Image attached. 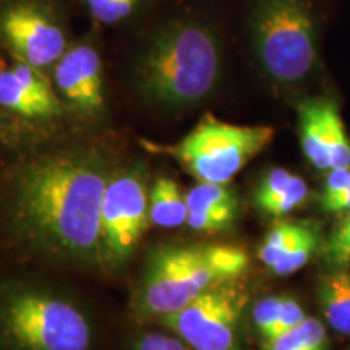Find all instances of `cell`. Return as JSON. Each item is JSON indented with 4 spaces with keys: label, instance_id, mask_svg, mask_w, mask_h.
<instances>
[{
    "label": "cell",
    "instance_id": "obj_26",
    "mask_svg": "<svg viewBox=\"0 0 350 350\" xmlns=\"http://www.w3.org/2000/svg\"><path fill=\"white\" fill-rule=\"evenodd\" d=\"M305 319H306V313L304 306L299 304V300H295L294 297L284 295L281 314H279L278 325H275L273 338L274 336L281 334V332H286L288 329H292V327L299 326L301 321H305Z\"/></svg>",
    "mask_w": 350,
    "mask_h": 350
},
{
    "label": "cell",
    "instance_id": "obj_21",
    "mask_svg": "<svg viewBox=\"0 0 350 350\" xmlns=\"http://www.w3.org/2000/svg\"><path fill=\"white\" fill-rule=\"evenodd\" d=\"M284 295H268L262 297L253 306L252 318L255 329L261 340L273 338L275 325H278L279 314H281Z\"/></svg>",
    "mask_w": 350,
    "mask_h": 350
},
{
    "label": "cell",
    "instance_id": "obj_20",
    "mask_svg": "<svg viewBox=\"0 0 350 350\" xmlns=\"http://www.w3.org/2000/svg\"><path fill=\"white\" fill-rule=\"evenodd\" d=\"M310 190L308 185L300 175H294L288 185L284 188L279 195H275L269 203H266L260 211L271 217H284L287 214L294 213L295 209L304 206L308 200Z\"/></svg>",
    "mask_w": 350,
    "mask_h": 350
},
{
    "label": "cell",
    "instance_id": "obj_8",
    "mask_svg": "<svg viewBox=\"0 0 350 350\" xmlns=\"http://www.w3.org/2000/svg\"><path fill=\"white\" fill-rule=\"evenodd\" d=\"M150 221V195L139 174L116 175L104 191L100 253L109 262L124 261L142 240Z\"/></svg>",
    "mask_w": 350,
    "mask_h": 350
},
{
    "label": "cell",
    "instance_id": "obj_5",
    "mask_svg": "<svg viewBox=\"0 0 350 350\" xmlns=\"http://www.w3.org/2000/svg\"><path fill=\"white\" fill-rule=\"evenodd\" d=\"M253 51L269 80L292 86L317 67V25L304 0H260L252 16Z\"/></svg>",
    "mask_w": 350,
    "mask_h": 350
},
{
    "label": "cell",
    "instance_id": "obj_19",
    "mask_svg": "<svg viewBox=\"0 0 350 350\" xmlns=\"http://www.w3.org/2000/svg\"><path fill=\"white\" fill-rule=\"evenodd\" d=\"M331 269L349 268L350 266V213L344 214L340 222L319 248Z\"/></svg>",
    "mask_w": 350,
    "mask_h": 350
},
{
    "label": "cell",
    "instance_id": "obj_2",
    "mask_svg": "<svg viewBox=\"0 0 350 350\" xmlns=\"http://www.w3.org/2000/svg\"><path fill=\"white\" fill-rule=\"evenodd\" d=\"M221 75V47L208 26L175 20L150 38L135 65L139 94L163 107H188L206 99Z\"/></svg>",
    "mask_w": 350,
    "mask_h": 350
},
{
    "label": "cell",
    "instance_id": "obj_9",
    "mask_svg": "<svg viewBox=\"0 0 350 350\" xmlns=\"http://www.w3.org/2000/svg\"><path fill=\"white\" fill-rule=\"evenodd\" d=\"M0 34L20 62L41 70L67 52V38L46 10L31 2L13 3L0 15Z\"/></svg>",
    "mask_w": 350,
    "mask_h": 350
},
{
    "label": "cell",
    "instance_id": "obj_4",
    "mask_svg": "<svg viewBox=\"0 0 350 350\" xmlns=\"http://www.w3.org/2000/svg\"><path fill=\"white\" fill-rule=\"evenodd\" d=\"M274 135L275 130L269 125H235L206 113L178 142L164 144L143 139L142 143L150 152L169 156L198 182L227 185L269 146Z\"/></svg>",
    "mask_w": 350,
    "mask_h": 350
},
{
    "label": "cell",
    "instance_id": "obj_12",
    "mask_svg": "<svg viewBox=\"0 0 350 350\" xmlns=\"http://www.w3.org/2000/svg\"><path fill=\"white\" fill-rule=\"evenodd\" d=\"M187 200L172 178L161 177L150 193V219L163 229H177L187 224Z\"/></svg>",
    "mask_w": 350,
    "mask_h": 350
},
{
    "label": "cell",
    "instance_id": "obj_7",
    "mask_svg": "<svg viewBox=\"0 0 350 350\" xmlns=\"http://www.w3.org/2000/svg\"><path fill=\"white\" fill-rule=\"evenodd\" d=\"M247 300V291L235 279L209 288L164 321L193 350H239V325Z\"/></svg>",
    "mask_w": 350,
    "mask_h": 350
},
{
    "label": "cell",
    "instance_id": "obj_15",
    "mask_svg": "<svg viewBox=\"0 0 350 350\" xmlns=\"http://www.w3.org/2000/svg\"><path fill=\"white\" fill-rule=\"evenodd\" d=\"M318 248H321V234H319L318 224L313 221H301V227L294 242L271 271L281 278L294 274L312 260Z\"/></svg>",
    "mask_w": 350,
    "mask_h": 350
},
{
    "label": "cell",
    "instance_id": "obj_24",
    "mask_svg": "<svg viewBox=\"0 0 350 350\" xmlns=\"http://www.w3.org/2000/svg\"><path fill=\"white\" fill-rule=\"evenodd\" d=\"M235 217L237 216H232V214H226V213L190 209L187 214V226L196 232L214 234V232L226 230L227 227H230L234 224Z\"/></svg>",
    "mask_w": 350,
    "mask_h": 350
},
{
    "label": "cell",
    "instance_id": "obj_10",
    "mask_svg": "<svg viewBox=\"0 0 350 350\" xmlns=\"http://www.w3.org/2000/svg\"><path fill=\"white\" fill-rule=\"evenodd\" d=\"M301 151L314 169L350 167V138L339 107L329 98H308L299 104Z\"/></svg>",
    "mask_w": 350,
    "mask_h": 350
},
{
    "label": "cell",
    "instance_id": "obj_1",
    "mask_svg": "<svg viewBox=\"0 0 350 350\" xmlns=\"http://www.w3.org/2000/svg\"><path fill=\"white\" fill-rule=\"evenodd\" d=\"M107 182L100 165L86 157H47L23 174L18 195L21 217L54 250L81 258L98 255Z\"/></svg>",
    "mask_w": 350,
    "mask_h": 350
},
{
    "label": "cell",
    "instance_id": "obj_27",
    "mask_svg": "<svg viewBox=\"0 0 350 350\" xmlns=\"http://www.w3.org/2000/svg\"><path fill=\"white\" fill-rule=\"evenodd\" d=\"M319 203L326 213L347 214L350 213V187L331 196H319Z\"/></svg>",
    "mask_w": 350,
    "mask_h": 350
},
{
    "label": "cell",
    "instance_id": "obj_28",
    "mask_svg": "<svg viewBox=\"0 0 350 350\" xmlns=\"http://www.w3.org/2000/svg\"><path fill=\"white\" fill-rule=\"evenodd\" d=\"M349 350H350V349H349Z\"/></svg>",
    "mask_w": 350,
    "mask_h": 350
},
{
    "label": "cell",
    "instance_id": "obj_13",
    "mask_svg": "<svg viewBox=\"0 0 350 350\" xmlns=\"http://www.w3.org/2000/svg\"><path fill=\"white\" fill-rule=\"evenodd\" d=\"M68 51L73 57L81 83L83 96H85V112H99L104 107V75L99 52L90 44H78Z\"/></svg>",
    "mask_w": 350,
    "mask_h": 350
},
{
    "label": "cell",
    "instance_id": "obj_23",
    "mask_svg": "<svg viewBox=\"0 0 350 350\" xmlns=\"http://www.w3.org/2000/svg\"><path fill=\"white\" fill-rule=\"evenodd\" d=\"M295 174L284 167H274L271 169L265 177L261 178L260 185H258L255 191V203L258 209H261L266 203H269L275 195H279L288 185Z\"/></svg>",
    "mask_w": 350,
    "mask_h": 350
},
{
    "label": "cell",
    "instance_id": "obj_17",
    "mask_svg": "<svg viewBox=\"0 0 350 350\" xmlns=\"http://www.w3.org/2000/svg\"><path fill=\"white\" fill-rule=\"evenodd\" d=\"M0 106L29 119L47 117L38 100L26 91V88L21 85L12 70L0 72Z\"/></svg>",
    "mask_w": 350,
    "mask_h": 350
},
{
    "label": "cell",
    "instance_id": "obj_6",
    "mask_svg": "<svg viewBox=\"0 0 350 350\" xmlns=\"http://www.w3.org/2000/svg\"><path fill=\"white\" fill-rule=\"evenodd\" d=\"M3 327L18 350H90L93 340L90 323L75 305L36 292L10 300Z\"/></svg>",
    "mask_w": 350,
    "mask_h": 350
},
{
    "label": "cell",
    "instance_id": "obj_22",
    "mask_svg": "<svg viewBox=\"0 0 350 350\" xmlns=\"http://www.w3.org/2000/svg\"><path fill=\"white\" fill-rule=\"evenodd\" d=\"M142 0H85L90 13L100 23L113 25L133 13Z\"/></svg>",
    "mask_w": 350,
    "mask_h": 350
},
{
    "label": "cell",
    "instance_id": "obj_11",
    "mask_svg": "<svg viewBox=\"0 0 350 350\" xmlns=\"http://www.w3.org/2000/svg\"><path fill=\"white\" fill-rule=\"evenodd\" d=\"M317 294L326 325L350 338V269L338 268L323 274Z\"/></svg>",
    "mask_w": 350,
    "mask_h": 350
},
{
    "label": "cell",
    "instance_id": "obj_18",
    "mask_svg": "<svg viewBox=\"0 0 350 350\" xmlns=\"http://www.w3.org/2000/svg\"><path fill=\"white\" fill-rule=\"evenodd\" d=\"M301 227V221H279L271 227L258 248V258L266 268L273 266L281 260V256L294 242Z\"/></svg>",
    "mask_w": 350,
    "mask_h": 350
},
{
    "label": "cell",
    "instance_id": "obj_14",
    "mask_svg": "<svg viewBox=\"0 0 350 350\" xmlns=\"http://www.w3.org/2000/svg\"><path fill=\"white\" fill-rule=\"evenodd\" d=\"M260 350H329V338L319 319L306 317L299 326L261 340Z\"/></svg>",
    "mask_w": 350,
    "mask_h": 350
},
{
    "label": "cell",
    "instance_id": "obj_25",
    "mask_svg": "<svg viewBox=\"0 0 350 350\" xmlns=\"http://www.w3.org/2000/svg\"><path fill=\"white\" fill-rule=\"evenodd\" d=\"M133 350H193L178 336H169L163 332H146L139 336Z\"/></svg>",
    "mask_w": 350,
    "mask_h": 350
},
{
    "label": "cell",
    "instance_id": "obj_3",
    "mask_svg": "<svg viewBox=\"0 0 350 350\" xmlns=\"http://www.w3.org/2000/svg\"><path fill=\"white\" fill-rule=\"evenodd\" d=\"M248 268V255L234 245L164 247L151 256L142 306L151 317H169L209 288L235 281Z\"/></svg>",
    "mask_w": 350,
    "mask_h": 350
},
{
    "label": "cell",
    "instance_id": "obj_16",
    "mask_svg": "<svg viewBox=\"0 0 350 350\" xmlns=\"http://www.w3.org/2000/svg\"><path fill=\"white\" fill-rule=\"evenodd\" d=\"M187 208L204 211L237 214V196L227 185L211 182H198L185 195Z\"/></svg>",
    "mask_w": 350,
    "mask_h": 350
}]
</instances>
